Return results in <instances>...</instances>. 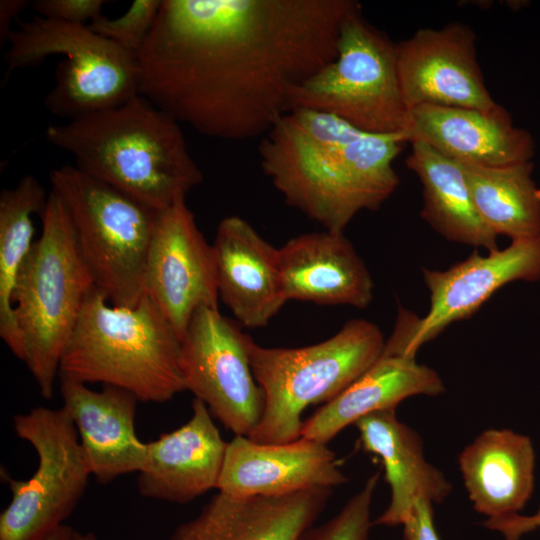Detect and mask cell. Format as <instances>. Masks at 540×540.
Returning <instances> with one entry per match:
<instances>
[{
	"label": "cell",
	"instance_id": "obj_9",
	"mask_svg": "<svg viewBox=\"0 0 540 540\" xmlns=\"http://www.w3.org/2000/svg\"><path fill=\"white\" fill-rule=\"evenodd\" d=\"M336 115L372 134H401L408 109L398 71L396 43L358 11L345 21L334 60L292 93L291 110Z\"/></svg>",
	"mask_w": 540,
	"mask_h": 540
},
{
	"label": "cell",
	"instance_id": "obj_3",
	"mask_svg": "<svg viewBox=\"0 0 540 540\" xmlns=\"http://www.w3.org/2000/svg\"><path fill=\"white\" fill-rule=\"evenodd\" d=\"M45 135L78 169L155 211L186 198L203 180L181 124L141 95L50 125Z\"/></svg>",
	"mask_w": 540,
	"mask_h": 540
},
{
	"label": "cell",
	"instance_id": "obj_30",
	"mask_svg": "<svg viewBox=\"0 0 540 540\" xmlns=\"http://www.w3.org/2000/svg\"><path fill=\"white\" fill-rule=\"evenodd\" d=\"M104 0H36L32 3L37 15L69 23L88 25L103 15Z\"/></svg>",
	"mask_w": 540,
	"mask_h": 540
},
{
	"label": "cell",
	"instance_id": "obj_12",
	"mask_svg": "<svg viewBox=\"0 0 540 540\" xmlns=\"http://www.w3.org/2000/svg\"><path fill=\"white\" fill-rule=\"evenodd\" d=\"M251 341L239 323L206 306L195 311L181 339L186 390L235 436L252 432L265 405L251 368Z\"/></svg>",
	"mask_w": 540,
	"mask_h": 540
},
{
	"label": "cell",
	"instance_id": "obj_10",
	"mask_svg": "<svg viewBox=\"0 0 540 540\" xmlns=\"http://www.w3.org/2000/svg\"><path fill=\"white\" fill-rule=\"evenodd\" d=\"M17 436L37 453L27 480L4 475L11 500L0 514V540H46L71 515L92 475L75 425L63 408L35 407L13 417Z\"/></svg>",
	"mask_w": 540,
	"mask_h": 540
},
{
	"label": "cell",
	"instance_id": "obj_32",
	"mask_svg": "<svg viewBox=\"0 0 540 540\" xmlns=\"http://www.w3.org/2000/svg\"><path fill=\"white\" fill-rule=\"evenodd\" d=\"M30 4L27 0L0 1V42L6 43L12 29L10 22L17 20L18 15Z\"/></svg>",
	"mask_w": 540,
	"mask_h": 540
},
{
	"label": "cell",
	"instance_id": "obj_15",
	"mask_svg": "<svg viewBox=\"0 0 540 540\" xmlns=\"http://www.w3.org/2000/svg\"><path fill=\"white\" fill-rule=\"evenodd\" d=\"M536 455L531 439L510 429H487L468 444L458 464L476 512L486 525L507 540L540 524L539 518L518 515L532 497Z\"/></svg>",
	"mask_w": 540,
	"mask_h": 540
},
{
	"label": "cell",
	"instance_id": "obj_26",
	"mask_svg": "<svg viewBox=\"0 0 540 540\" xmlns=\"http://www.w3.org/2000/svg\"><path fill=\"white\" fill-rule=\"evenodd\" d=\"M457 161L480 218L495 235L540 237V188L530 161L494 167Z\"/></svg>",
	"mask_w": 540,
	"mask_h": 540
},
{
	"label": "cell",
	"instance_id": "obj_23",
	"mask_svg": "<svg viewBox=\"0 0 540 540\" xmlns=\"http://www.w3.org/2000/svg\"><path fill=\"white\" fill-rule=\"evenodd\" d=\"M354 426L362 450L381 459L390 488L389 504L373 525H402L418 499L433 505L447 499L451 482L427 461L422 438L397 418L396 409L369 414Z\"/></svg>",
	"mask_w": 540,
	"mask_h": 540
},
{
	"label": "cell",
	"instance_id": "obj_31",
	"mask_svg": "<svg viewBox=\"0 0 540 540\" xmlns=\"http://www.w3.org/2000/svg\"><path fill=\"white\" fill-rule=\"evenodd\" d=\"M402 526L405 540H441L434 524L433 504L426 499L416 501Z\"/></svg>",
	"mask_w": 540,
	"mask_h": 540
},
{
	"label": "cell",
	"instance_id": "obj_29",
	"mask_svg": "<svg viewBox=\"0 0 540 540\" xmlns=\"http://www.w3.org/2000/svg\"><path fill=\"white\" fill-rule=\"evenodd\" d=\"M162 0H134L120 17L99 16L89 23L97 34L136 55L157 18Z\"/></svg>",
	"mask_w": 540,
	"mask_h": 540
},
{
	"label": "cell",
	"instance_id": "obj_14",
	"mask_svg": "<svg viewBox=\"0 0 540 540\" xmlns=\"http://www.w3.org/2000/svg\"><path fill=\"white\" fill-rule=\"evenodd\" d=\"M476 34L463 23L421 28L396 44L404 103L489 111L498 104L486 88L476 56Z\"/></svg>",
	"mask_w": 540,
	"mask_h": 540
},
{
	"label": "cell",
	"instance_id": "obj_2",
	"mask_svg": "<svg viewBox=\"0 0 540 540\" xmlns=\"http://www.w3.org/2000/svg\"><path fill=\"white\" fill-rule=\"evenodd\" d=\"M401 134L337 139L316 124L297 123L288 112L260 138L263 173L285 202L325 230L344 232L361 211H374L399 185L393 161Z\"/></svg>",
	"mask_w": 540,
	"mask_h": 540
},
{
	"label": "cell",
	"instance_id": "obj_13",
	"mask_svg": "<svg viewBox=\"0 0 540 540\" xmlns=\"http://www.w3.org/2000/svg\"><path fill=\"white\" fill-rule=\"evenodd\" d=\"M144 295L182 339L203 306L219 309L215 256L186 198L159 211L144 271Z\"/></svg>",
	"mask_w": 540,
	"mask_h": 540
},
{
	"label": "cell",
	"instance_id": "obj_33",
	"mask_svg": "<svg viewBox=\"0 0 540 540\" xmlns=\"http://www.w3.org/2000/svg\"><path fill=\"white\" fill-rule=\"evenodd\" d=\"M75 530L63 524L57 530H55L46 540H73Z\"/></svg>",
	"mask_w": 540,
	"mask_h": 540
},
{
	"label": "cell",
	"instance_id": "obj_27",
	"mask_svg": "<svg viewBox=\"0 0 540 540\" xmlns=\"http://www.w3.org/2000/svg\"><path fill=\"white\" fill-rule=\"evenodd\" d=\"M48 195L32 175L0 193V337L19 360L24 361L23 339L18 328L13 291L19 270L34 236L32 215L42 213Z\"/></svg>",
	"mask_w": 540,
	"mask_h": 540
},
{
	"label": "cell",
	"instance_id": "obj_1",
	"mask_svg": "<svg viewBox=\"0 0 540 540\" xmlns=\"http://www.w3.org/2000/svg\"><path fill=\"white\" fill-rule=\"evenodd\" d=\"M354 0H162L136 53L139 95L211 138L263 137L335 59Z\"/></svg>",
	"mask_w": 540,
	"mask_h": 540
},
{
	"label": "cell",
	"instance_id": "obj_22",
	"mask_svg": "<svg viewBox=\"0 0 540 540\" xmlns=\"http://www.w3.org/2000/svg\"><path fill=\"white\" fill-rule=\"evenodd\" d=\"M278 253L286 301L358 309L372 302V276L344 232L302 234L288 240Z\"/></svg>",
	"mask_w": 540,
	"mask_h": 540
},
{
	"label": "cell",
	"instance_id": "obj_4",
	"mask_svg": "<svg viewBox=\"0 0 540 540\" xmlns=\"http://www.w3.org/2000/svg\"><path fill=\"white\" fill-rule=\"evenodd\" d=\"M59 375L126 390L139 401L164 403L186 391L181 338L147 297L113 305L94 286L65 347Z\"/></svg>",
	"mask_w": 540,
	"mask_h": 540
},
{
	"label": "cell",
	"instance_id": "obj_18",
	"mask_svg": "<svg viewBox=\"0 0 540 540\" xmlns=\"http://www.w3.org/2000/svg\"><path fill=\"white\" fill-rule=\"evenodd\" d=\"M405 142H423L454 160L482 166H505L530 161L531 135L513 125L505 108L489 111L419 105L407 113Z\"/></svg>",
	"mask_w": 540,
	"mask_h": 540
},
{
	"label": "cell",
	"instance_id": "obj_24",
	"mask_svg": "<svg viewBox=\"0 0 540 540\" xmlns=\"http://www.w3.org/2000/svg\"><path fill=\"white\" fill-rule=\"evenodd\" d=\"M445 392L440 375L415 357L382 355L360 378L304 420L301 436L328 444L359 419L413 396Z\"/></svg>",
	"mask_w": 540,
	"mask_h": 540
},
{
	"label": "cell",
	"instance_id": "obj_7",
	"mask_svg": "<svg viewBox=\"0 0 540 540\" xmlns=\"http://www.w3.org/2000/svg\"><path fill=\"white\" fill-rule=\"evenodd\" d=\"M49 182L68 212L94 285L113 305L136 306L144 296L146 259L159 211L76 166L53 169Z\"/></svg>",
	"mask_w": 540,
	"mask_h": 540
},
{
	"label": "cell",
	"instance_id": "obj_19",
	"mask_svg": "<svg viewBox=\"0 0 540 540\" xmlns=\"http://www.w3.org/2000/svg\"><path fill=\"white\" fill-rule=\"evenodd\" d=\"M227 445L207 406L194 398L185 424L147 443V461L138 475L140 495L185 504L217 489Z\"/></svg>",
	"mask_w": 540,
	"mask_h": 540
},
{
	"label": "cell",
	"instance_id": "obj_25",
	"mask_svg": "<svg viewBox=\"0 0 540 540\" xmlns=\"http://www.w3.org/2000/svg\"><path fill=\"white\" fill-rule=\"evenodd\" d=\"M405 162L422 184L420 216L425 222L449 241L488 252L499 249L498 236L480 218L457 160L423 142H413Z\"/></svg>",
	"mask_w": 540,
	"mask_h": 540
},
{
	"label": "cell",
	"instance_id": "obj_34",
	"mask_svg": "<svg viewBox=\"0 0 540 540\" xmlns=\"http://www.w3.org/2000/svg\"><path fill=\"white\" fill-rule=\"evenodd\" d=\"M73 540H95L92 534H83L78 531L74 532Z\"/></svg>",
	"mask_w": 540,
	"mask_h": 540
},
{
	"label": "cell",
	"instance_id": "obj_20",
	"mask_svg": "<svg viewBox=\"0 0 540 540\" xmlns=\"http://www.w3.org/2000/svg\"><path fill=\"white\" fill-rule=\"evenodd\" d=\"M212 246L219 300L240 325L266 326L287 302L278 248L236 215L220 221Z\"/></svg>",
	"mask_w": 540,
	"mask_h": 540
},
{
	"label": "cell",
	"instance_id": "obj_16",
	"mask_svg": "<svg viewBox=\"0 0 540 540\" xmlns=\"http://www.w3.org/2000/svg\"><path fill=\"white\" fill-rule=\"evenodd\" d=\"M349 481L327 444L300 437L259 443L236 435L228 442L219 492L240 496H280L310 488H335Z\"/></svg>",
	"mask_w": 540,
	"mask_h": 540
},
{
	"label": "cell",
	"instance_id": "obj_8",
	"mask_svg": "<svg viewBox=\"0 0 540 540\" xmlns=\"http://www.w3.org/2000/svg\"><path fill=\"white\" fill-rule=\"evenodd\" d=\"M8 36L5 77L36 65L51 55L65 60L56 68V81L44 98L56 117L73 120L121 105L138 91L135 55L95 33L88 25L35 15L16 20Z\"/></svg>",
	"mask_w": 540,
	"mask_h": 540
},
{
	"label": "cell",
	"instance_id": "obj_28",
	"mask_svg": "<svg viewBox=\"0 0 540 540\" xmlns=\"http://www.w3.org/2000/svg\"><path fill=\"white\" fill-rule=\"evenodd\" d=\"M380 473L370 475L362 488L324 523L310 528L301 540H370L371 507Z\"/></svg>",
	"mask_w": 540,
	"mask_h": 540
},
{
	"label": "cell",
	"instance_id": "obj_5",
	"mask_svg": "<svg viewBox=\"0 0 540 540\" xmlns=\"http://www.w3.org/2000/svg\"><path fill=\"white\" fill-rule=\"evenodd\" d=\"M40 215L41 234L19 270L13 307L23 362L49 400L63 352L95 285L76 247L68 212L54 192Z\"/></svg>",
	"mask_w": 540,
	"mask_h": 540
},
{
	"label": "cell",
	"instance_id": "obj_11",
	"mask_svg": "<svg viewBox=\"0 0 540 540\" xmlns=\"http://www.w3.org/2000/svg\"><path fill=\"white\" fill-rule=\"evenodd\" d=\"M422 275L429 291L428 312L419 317L399 307L385 355L416 357L422 345L452 323L470 318L501 287L518 280L539 281L540 237L513 240L486 256L474 252L446 270L422 268Z\"/></svg>",
	"mask_w": 540,
	"mask_h": 540
},
{
	"label": "cell",
	"instance_id": "obj_6",
	"mask_svg": "<svg viewBox=\"0 0 540 540\" xmlns=\"http://www.w3.org/2000/svg\"><path fill=\"white\" fill-rule=\"evenodd\" d=\"M385 344L380 328L365 319L349 320L330 338L304 347H263L252 339L250 363L265 405L247 437L270 444L300 438L306 408L340 395L383 355Z\"/></svg>",
	"mask_w": 540,
	"mask_h": 540
},
{
	"label": "cell",
	"instance_id": "obj_17",
	"mask_svg": "<svg viewBox=\"0 0 540 540\" xmlns=\"http://www.w3.org/2000/svg\"><path fill=\"white\" fill-rule=\"evenodd\" d=\"M332 488L280 496L219 492L167 540H301L324 511Z\"/></svg>",
	"mask_w": 540,
	"mask_h": 540
},
{
	"label": "cell",
	"instance_id": "obj_21",
	"mask_svg": "<svg viewBox=\"0 0 540 540\" xmlns=\"http://www.w3.org/2000/svg\"><path fill=\"white\" fill-rule=\"evenodd\" d=\"M63 408L70 415L91 473L102 484L140 472L147 461V444L135 430L139 401L130 392L104 385L94 391L85 383L58 375Z\"/></svg>",
	"mask_w": 540,
	"mask_h": 540
}]
</instances>
